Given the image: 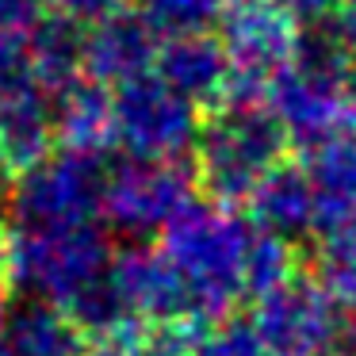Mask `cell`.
<instances>
[{
    "mask_svg": "<svg viewBox=\"0 0 356 356\" xmlns=\"http://www.w3.org/2000/svg\"><path fill=\"white\" fill-rule=\"evenodd\" d=\"M257 226L234 207L192 203L165 226L161 253L177 268L188 299V322L211 330L245 299V257Z\"/></svg>",
    "mask_w": 356,
    "mask_h": 356,
    "instance_id": "6da1fadb",
    "label": "cell"
},
{
    "mask_svg": "<svg viewBox=\"0 0 356 356\" xmlns=\"http://www.w3.org/2000/svg\"><path fill=\"white\" fill-rule=\"evenodd\" d=\"M195 180L218 207L249 200L287 154V134L264 104H222L195 138Z\"/></svg>",
    "mask_w": 356,
    "mask_h": 356,
    "instance_id": "7a4b0ae2",
    "label": "cell"
},
{
    "mask_svg": "<svg viewBox=\"0 0 356 356\" xmlns=\"http://www.w3.org/2000/svg\"><path fill=\"white\" fill-rule=\"evenodd\" d=\"M111 238L85 226H58V230H8V287H19L27 299H47L70 307L88 284L108 272Z\"/></svg>",
    "mask_w": 356,
    "mask_h": 356,
    "instance_id": "3957f363",
    "label": "cell"
},
{
    "mask_svg": "<svg viewBox=\"0 0 356 356\" xmlns=\"http://www.w3.org/2000/svg\"><path fill=\"white\" fill-rule=\"evenodd\" d=\"M218 27H222L218 42L230 58V85L222 104H264L272 81L295 62L299 19L280 8L276 0H238Z\"/></svg>",
    "mask_w": 356,
    "mask_h": 356,
    "instance_id": "277c9868",
    "label": "cell"
},
{
    "mask_svg": "<svg viewBox=\"0 0 356 356\" xmlns=\"http://www.w3.org/2000/svg\"><path fill=\"white\" fill-rule=\"evenodd\" d=\"M348 322L353 318L310 276H291L272 287L253 310V330L272 356H348L356 348Z\"/></svg>",
    "mask_w": 356,
    "mask_h": 356,
    "instance_id": "5b68a950",
    "label": "cell"
},
{
    "mask_svg": "<svg viewBox=\"0 0 356 356\" xmlns=\"http://www.w3.org/2000/svg\"><path fill=\"white\" fill-rule=\"evenodd\" d=\"M104 169L100 157L58 149L39 165L12 177L8 211L16 226L27 230H58V226H85L100 215Z\"/></svg>",
    "mask_w": 356,
    "mask_h": 356,
    "instance_id": "8992f818",
    "label": "cell"
},
{
    "mask_svg": "<svg viewBox=\"0 0 356 356\" xmlns=\"http://www.w3.org/2000/svg\"><path fill=\"white\" fill-rule=\"evenodd\" d=\"M195 169L184 161H146L127 157L111 172H104L100 215L111 230L127 238H149L161 234L177 215L195 203Z\"/></svg>",
    "mask_w": 356,
    "mask_h": 356,
    "instance_id": "52a82bcc",
    "label": "cell"
},
{
    "mask_svg": "<svg viewBox=\"0 0 356 356\" xmlns=\"http://www.w3.org/2000/svg\"><path fill=\"white\" fill-rule=\"evenodd\" d=\"M115 142L131 157L180 161L200 138V111L154 70L115 85Z\"/></svg>",
    "mask_w": 356,
    "mask_h": 356,
    "instance_id": "ba28073f",
    "label": "cell"
},
{
    "mask_svg": "<svg viewBox=\"0 0 356 356\" xmlns=\"http://www.w3.org/2000/svg\"><path fill=\"white\" fill-rule=\"evenodd\" d=\"M108 284L134 322L188 325V330H195L188 322L184 284H180L177 268L169 264V257L161 253V245H142V241H134V245L111 253Z\"/></svg>",
    "mask_w": 356,
    "mask_h": 356,
    "instance_id": "9c48e42d",
    "label": "cell"
},
{
    "mask_svg": "<svg viewBox=\"0 0 356 356\" xmlns=\"http://www.w3.org/2000/svg\"><path fill=\"white\" fill-rule=\"evenodd\" d=\"M54 108L27 73L0 85V165L19 177L54 154Z\"/></svg>",
    "mask_w": 356,
    "mask_h": 356,
    "instance_id": "30bf717a",
    "label": "cell"
},
{
    "mask_svg": "<svg viewBox=\"0 0 356 356\" xmlns=\"http://www.w3.org/2000/svg\"><path fill=\"white\" fill-rule=\"evenodd\" d=\"M161 35L142 19V12H115L85 31V77L100 85H127L154 70Z\"/></svg>",
    "mask_w": 356,
    "mask_h": 356,
    "instance_id": "8fae6325",
    "label": "cell"
},
{
    "mask_svg": "<svg viewBox=\"0 0 356 356\" xmlns=\"http://www.w3.org/2000/svg\"><path fill=\"white\" fill-rule=\"evenodd\" d=\"M154 73L192 100L195 108H211L226 100V85H230V58H226L222 42L215 35H180V39H165L157 50Z\"/></svg>",
    "mask_w": 356,
    "mask_h": 356,
    "instance_id": "7c38bea8",
    "label": "cell"
},
{
    "mask_svg": "<svg viewBox=\"0 0 356 356\" xmlns=\"http://www.w3.org/2000/svg\"><path fill=\"white\" fill-rule=\"evenodd\" d=\"M307 177L314 188V234L356 230V134H337L307 149Z\"/></svg>",
    "mask_w": 356,
    "mask_h": 356,
    "instance_id": "4fadbf2b",
    "label": "cell"
},
{
    "mask_svg": "<svg viewBox=\"0 0 356 356\" xmlns=\"http://www.w3.org/2000/svg\"><path fill=\"white\" fill-rule=\"evenodd\" d=\"M54 138L62 149L104 157L115 149V96L92 77L73 81L54 96Z\"/></svg>",
    "mask_w": 356,
    "mask_h": 356,
    "instance_id": "5bb4252c",
    "label": "cell"
},
{
    "mask_svg": "<svg viewBox=\"0 0 356 356\" xmlns=\"http://www.w3.org/2000/svg\"><path fill=\"white\" fill-rule=\"evenodd\" d=\"M249 222L264 234H276L284 241H295L302 234H314V188L302 165L280 161L264 172V180L245 200Z\"/></svg>",
    "mask_w": 356,
    "mask_h": 356,
    "instance_id": "9a60e30c",
    "label": "cell"
},
{
    "mask_svg": "<svg viewBox=\"0 0 356 356\" xmlns=\"http://www.w3.org/2000/svg\"><path fill=\"white\" fill-rule=\"evenodd\" d=\"M8 356H85L88 337L70 310L47 299H24L4 318V337Z\"/></svg>",
    "mask_w": 356,
    "mask_h": 356,
    "instance_id": "2e32d148",
    "label": "cell"
},
{
    "mask_svg": "<svg viewBox=\"0 0 356 356\" xmlns=\"http://www.w3.org/2000/svg\"><path fill=\"white\" fill-rule=\"evenodd\" d=\"M27 77L47 96H58L73 81L85 77V27L50 12L31 35H27Z\"/></svg>",
    "mask_w": 356,
    "mask_h": 356,
    "instance_id": "e0dca14e",
    "label": "cell"
},
{
    "mask_svg": "<svg viewBox=\"0 0 356 356\" xmlns=\"http://www.w3.org/2000/svg\"><path fill=\"white\" fill-rule=\"evenodd\" d=\"M356 58V8L353 4H333L322 16L307 19L299 27V47L295 62L299 70L318 73V77L341 81L345 65Z\"/></svg>",
    "mask_w": 356,
    "mask_h": 356,
    "instance_id": "ac0fdd59",
    "label": "cell"
},
{
    "mask_svg": "<svg viewBox=\"0 0 356 356\" xmlns=\"http://www.w3.org/2000/svg\"><path fill=\"white\" fill-rule=\"evenodd\" d=\"M203 330L188 325H146L134 322L111 337L96 341L85 356H192V345Z\"/></svg>",
    "mask_w": 356,
    "mask_h": 356,
    "instance_id": "d6986e66",
    "label": "cell"
},
{
    "mask_svg": "<svg viewBox=\"0 0 356 356\" xmlns=\"http://www.w3.org/2000/svg\"><path fill=\"white\" fill-rule=\"evenodd\" d=\"M138 12L161 39L211 35L230 12V0H138Z\"/></svg>",
    "mask_w": 356,
    "mask_h": 356,
    "instance_id": "ffe728a7",
    "label": "cell"
},
{
    "mask_svg": "<svg viewBox=\"0 0 356 356\" xmlns=\"http://www.w3.org/2000/svg\"><path fill=\"white\" fill-rule=\"evenodd\" d=\"M314 264H318V284L356 322V230L325 234L318 241Z\"/></svg>",
    "mask_w": 356,
    "mask_h": 356,
    "instance_id": "44dd1931",
    "label": "cell"
},
{
    "mask_svg": "<svg viewBox=\"0 0 356 356\" xmlns=\"http://www.w3.org/2000/svg\"><path fill=\"white\" fill-rule=\"evenodd\" d=\"M291 276H299V261H295L291 241L276 238V234L253 230L249 241V257H245V295L261 299L272 287L287 284Z\"/></svg>",
    "mask_w": 356,
    "mask_h": 356,
    "instance_id": "7402d4cb",
    "label": "cell"
},
{
    "mask_svg": "<svg viewBox=\"0 0 356 356\" xmlns=\"http://www.w3.org/2000/svg\"><path fill=\"white\" fill-rule=\"evenodd\" d=\"M192 356H272L253 322H230L222 318L218 325L203 330L192 345Z\"/></svg>",
    "mask_w": 356,
    "mask_h": 356,
    "instance_id": "603a6c76",
    "label": "cell"
},
{
    "mask_svg": "<svg viewBox=\"0 0 356 356\" xmlns=\"http://www.w3.org/2000/svg\"><path fill=\"white\" fill-rule=\"evenodd\" d=\"M50 16V0H0V31L8 35H27Z\"/></svg>",
    "mask_w": 356,
    "mask_h": 356,
    "instance_id": "cb8c5ba5",
    "label": "cell"
},
{
    "mask_svg": "<svg viewBox=\"0 0 356 356\" xmlns=\"http://www.w3.org/2000/svg\"><path fill=\"white\" fill-rule=\"evenodd\" d=\"M131 0H50V8L58 12V16H65V19H73V24H81V27H92V24H100V19H108V16H115V12H123Z\"/></svg>",
    "mask_w": 356,
    "mask_h": 356,
    "instance_id": "d4e9b609",
    "label": "cell"
},
{
    "mask_svg": "<svg viewBox=\"0 0 356 356\" xmlns=\"http://www.w3.org/2000/svg\"><path fill=\"white\" fill-rule=\"evenodd\" d=\"M284 12H291L295 19H314V16H322L325 8H333L337 0H276Z\"/></svg>",
    "mask_w": 356,
    "mask_h": 356,
    "instance_id": "484cf974",
    "label": "cell"
},
{
    "mask_svg": "<svg viewBox=\"0 0 356 356\" xmlns=\"http://www.w3.org/2000/svg\"><path fill=\"white\" fill-rule=\"evenodd\" d=\"M4 318H8V299H4V287H0V330H4Z\"/></svg>",
    "mask_w": 356,
    "mask_h": 356,
    "instance_id": "4316f807",
    "label": "cell"
},
{
    "mask_svg": "<svg viewBox=\"0 0 356 356\" xmlns=\"http://www.w3.org/2000/svg\"><path fill=\"white\" fill-rule=\"evenodd\" d=\"M0 356H8V353H4V345H0Z\"/></svg>",
    "mask_w": 356,
    "mask_h": 356,
    "instance_id": "83f0119b",
    "label": "cell"
},
{
    "mask_svg": "<svg viewBox=\"0 0 356 356\" xmlns=\"http://www.w3.org/2000/svg\"><path fill=\"white\" fill-rule=\"evenodd\" d=\"M345 4H353V8H356V0H345Z\"/></svg>",
    "mask_w": 356,
    "mask_h": 356,
    "instance_id": "f1b7e54d",
    "label": "cell"
},
{
    "mask_svg": "<svg viewBox=\"0 0 356 356\" xmlns=\"http://www.w3.org/2000/svg\"><path fill=\"white\" fill-rule=\"evenodd\" d=\"M348 356H356V348H353V353H348Z\"/></svg>",
    "mask_w": 356,
    "mask_h": 356,
    "instance_id": "f546056e",
    "label": "cell"
}]
</instances>
